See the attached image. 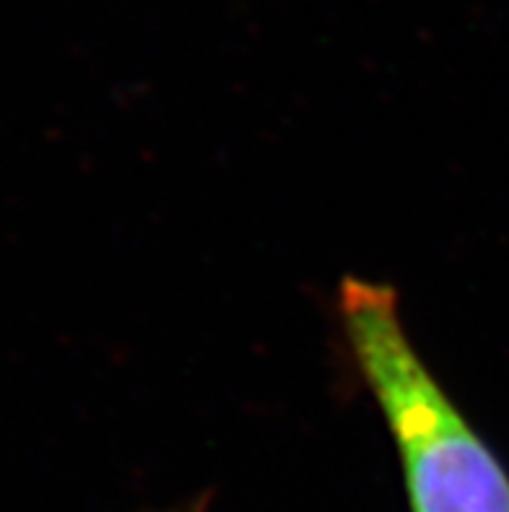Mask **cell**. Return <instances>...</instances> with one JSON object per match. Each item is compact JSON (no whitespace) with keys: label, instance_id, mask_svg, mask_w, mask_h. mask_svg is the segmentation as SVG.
Returning a JSON list of instances; mask_svg holds the SVG:
<instances>
[{"label":"cell","instance_id":"cell-1","mask_svg":"<svg viewBox=\"0 0 509 512\" xmlns=\"http://www.w3.org/2000/svg\"><path fill=\"white\" fill-rule=\"evenodd\" d=\"M338 310L398 448L411 512H509V474L419 357L393 286L346 276Z\"/></svg>","mask_w":509,"mask_h":512},{"label":"cell","instance_id":"cell-2","mask_svg":"<svg viewBox=\"0 0 509 512\" xmlns=\"http://www.w3.org/2000/svg\"><path fill=\"white\" fill-rule=\"evenodd\" d=\"M182 512H206V500H200L198 505L187 507V510H182Z\"/></svg>","mask_w":509,"mask_h":512}]
</instances>
